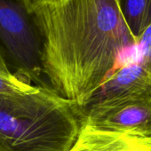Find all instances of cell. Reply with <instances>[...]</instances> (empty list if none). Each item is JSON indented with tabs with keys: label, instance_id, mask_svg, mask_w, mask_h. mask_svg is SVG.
<instances>
[{
	"label": "cell",
	"instance_id": "1",
	"mask_svg": "<svg viewBox=\"0 0 151 151\" xmlns=\"http://www.w3.org/2000/svg\"><path fill=\"white\" fill-rule=\"evenodd\" d=\"M32 13L42 38L44 77L78 109L136 45L116 0H66Z\"/></svg>",
	"mask_w": 151,
	"mask_h": 151
},
{
	"label": "cell",
	"instance_id": "2",
	"mask_svg": "<svg viewBox=\"0 0 151 151\" xmlns=\"http://www.w3.org/2000/svg\"><path fill=\"white\" fill-rule=\"evenodd\" d=\"M80 127L78 106L51 87L0 94V151H69Z\"/></svg>",
	"mask_w": 151,
	"mask_h": 151
},
{
	"label": "cell",
	"instance_id": "3",
	"mask_svg": "<svg viewBox=\"0 0 151 151\" xmlns=\"http://www.w3.org/2000/svg\"><path fill=\"white\" fill-rule=\"evenodd\" d=\"M0 63H5L39 87L44 80L42 38L25 0H0Z\"/></svg>",
	"mask_w": 151,
	"mask_h": 151
},
{
	"label": "cell",
	"instance_id": "4",
	"mask_svg": "<svg viewBox=\"0 0 151 151\" xmlns=\"http://www.w3.org/2000/svg\"><path fill=\"white\" fill-rule=\"evenodd\" d=\"M81 124L115 133L151 137V98L138 97L78 109Z\"/></svg>",
	"mask_w": 151,
	"mask_h": 151
},
{
	"label": "cell",
	"instance_id": "5",
	"mask_svg": "<svg viewBox=\"0 0 151 151\" xmlns=\"http://www.w3.org/2000/svg\"><path fill=\"white\" fill-rule=\"evenodd\" d=\"M138 97L151 98V83L147 72L135 61L118 67L78 109Z\"/></svg>",
	"mask_w": 151,
	"mask_h": 151
},
{
	"label": "cell",
	"instance_id": "6",
	"mask_svg": "<svg viewBox=\"0 0 151 151\" xmlns=\"http://www.w3.org/2000/svg\"><path fill=\"white\" fill-rule=\"evenodd\" d=\"M69 151H151V137L103 132L81 124Z\"/></svg>",
	"mask_w": 151,
	"mask_h": 151
},
{
	"label": "cell",
	"instance_id": "7",
	"mask_svg": "<svg viewBox=\"0 0 151 151\" xmlns=\"http://www.w3.org/2000/svg\"><path fill=\"white\" fill-rule=\"evenodd\" d=\"M121 15L137 42L151 24V0H116Z\"/></svg>",
	"mask_w": 151,
	"mask_h": 151
},
{
	"label": "cell",
	"instance_id": "8",
	"mask_svg": "<svg viewBox=\"0 0 151 151\" xmlns=\"http://www.w3.org/2000/svg\"><path fill=\"white\" fill-rule=\"evenodd\" d=\"M38 88L23 76L12 72L7 64L0 63V94H27Z\"/></svg>",
	"mask_w": 151,
	"mask_h": 151
},
{
	"label": "cell",
	"instance_id": "9",
	"mask_svg": "<svg viewBox=\"0 0 151 151\" xmlns=\"http://www.w3.org/2000/svg\"><path fill=\"white\" fill-rule=\"evenodd\" d=\"M137 62L147 72L151 83V24L143 31L136 42Z\"/></svg>",
	"mask_w": 151,
	"mask_h": 151
},
{
	"label": "cell",
	"instance_id": "10",
	"mask_svg": "<svg viewBox=\"0 0 151 151\" xmlns=\"http://www.w3.org/2000/svg\"><path fill=\"white\" fill-rule=\"evenodd\" d=\"M62 1H66V0H25V2L30 11H33L35 8L45 6V5H52L60 3Z\"/></svg>",
	"mask_w": 151,
	"mask_h": 151
}]
</instances>
